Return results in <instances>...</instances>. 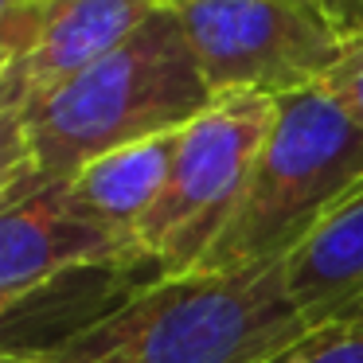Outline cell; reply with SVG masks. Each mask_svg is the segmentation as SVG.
<instances>
[{"label":"cell","instance_id":"4","mask_svg":"<svg viewBox=\"0 0 363 363\" xmlns=\"http://www.w3.org/2000/svg\"><path fill=\"white\" fill-rule=\"evenodd\" d=\"M274 113L277 98L230 90L215 94L211 106L191 125H184L164 196L137 230L160 277L199 269L203 254L242 203Z\"/></svg>","mask_w":363,"mask_h":363},{"label":"cell","instance_id":"13","mask_svg":"<svg viewBox=\"0 0 363 363\" xmlns=\"http://www.w3.org/2000/svg\"><path fill=\"white\" fill-rule=\"evenodd\" d=\"M320 4H324V12H328V16L336 20L347 35L363 32V9H359V0H320Z\"/></svg>","mask_w":363,"mask_h":363},{"label":"cell","instance_id":"11","mask_svg":"<svg viewBox=\"0 0 363 363\" xmlns=\"http://www.w3.org/2000/svg\"><path fill=\"white\" fill-rule=\"evenodd\" d=\"M266 363H363V332L352 324H324Z\"/></svg>","mask_w":363,"mask_h":363},{"label":"cell","instance_id":"14","mask_svg":"<svg viewBox=\"0 0 363 363\" xmlns=\"http://www.w3.org/2000/svg\"><path fill=\"white\" fill-rule=\"evenodd\" d=\"M336 324H352V328H359V332H363V301H359V305H355L352 313L344 316V320H336Z\"/></svg>","mask_w":363,"mask_h":363},{"label":"cell","instance_id":"1","mask_svg":"<svg viewBox=\"0 0 363 363\" xmlns=\"http://www.w3.org/2000/svg\"><path fill=\"white\" fill-rule=\"evenodd\" d=\"M211 98L180 16L160 4L106 59L0 129V207L59 188L106 152L191 125Z\"/></svg>","mask_w":363,"mask_h":363},{"label":"cell","instance_id":"7","mask_svg":"<svg viewBox=\"0 0 363 363\" xmlns=\"http://www.w3.org/2000/svg\"><path fill=\"white\" fill-rule=\"evenodd\" d=\"M82 266L157 269V262L145 254L141 238L90 219L63 196V188H43L0 207V308Z\"/></svg>","mask_w":363,"mask_h":363},{"label":"cell","instance_id":"2","mask_svg":"<svg viewBox=\"0 0 363 363\" xmlns=\"http://www.w3.org/2000/svg\"><path fill=\"white\" fill-rule=\"evenodd\" d=\"M305 332L274 262L157 277L86 332L0 363H266Z\"/></svg>","mask_w":363,"mask_h":363},{"label":"cell","instance_id":"15","mask_svg":"<svg viewBox=\"0 0 363 363\" xmlns=\"http://www.w3.org/2000/svg\"><path fill=\"white\" fill-rule=\"evenodd\" d=\"M0 4H16V0H0Z\"/></svg>","mask_w":363,"mask_h":363},{"label":"cell","instance_id":"5","mask_svg":"<svg viewBox=\"0 0 363 363\" xmlns=\"http://www.w3.org/2000/svg\"><path fill=\"white\" fill-rule=\"evenodd\" d=\"M172 9L211 94L313 90L347 43L320 0H172Z\"/></svg>","mask_w":363,"mask_h":363},{"label":"cell","instance_id":"8","mask_svg":"<svg viewBox=\"0 0 363 363\" xmlns=\"http://www.w3.org/2000/svg\"><path fill=\"white\" fill-rule=\"evenodd\" d=\"M157 269L125 266H82L35 285L16 305L0 308V355L43 352L63 340L86 332L118 305H125L137 289L157 281Z\"/></svg>","mask_w":363,"mask_h":363},{"label":"cell","instance_id":"9","mask_svg":"<svg viewBox=\"0 0 363 363\" xmlns=\"http://www.w3.org/2000/svg\"><path fill=\"white\" fill-rule=\"evenodd\" d=\"M289 293L305 328L336 324L363 301V180L320 215L313 230L281 262Z\"/></svg>","mask_w":363,"mask_h":363},{"label":"cell","instance_id":"16","mask_svg":"<svg viewBox=\"0 0 363 363\" xmlns=\"http://www.w3.org/2000/svg\"><path fill=\"white\" fill-rule=\"evenodd\" d=\"M157 4H172V0H157Z\"/></svg>","mask_w":363,"mask_h":363},{"label":"cell","instance_id":"6","mask_svg":"<svg viewBox=\"0 0 363 363\" xmlns=\"http://www.w3.org/2000/svg\"><path fill=\"white\" fill-rule=\"evenodd\" d=\"M157 0H16L0 9V129L106 59L157 12Z\"/></svg>","mask_w":363,"mask_h":363},{"label":"cell","instance_id":"3","mask_svg":"<svg viewBox=\"0 0 363 363\" xmlns=\"http://www.w3.org/2000/svg\"><path fill=\"white\" fill-rule=\"evenodd\" d=\"M363 180V129L320 86L277 98L242 203L196 274H238L289 250Z\"/></svg>","mask_w":363,"mask_h":363},{"label":"cell","instance_id":"10","mask_svg":"<svg viewBox=\"0 0 363 363\" xmlns=\"http://www.w3.org/2000/svg\"><path fill=\"white\" fill-rule=\"evenodd\" d=\"M180 133H160L149 141L125 145L118 152L90 160L82 172H74L63 188V196L71 199L79 211H86L90 219L106 223L113 230H125L137 238L141 223L149 219V211L157 207V199L164 196V184L172 176L176 145Z\"/></svg>","mask_w":363,"mask_h":363},{"label":"cell","instance_id":"17","mask_svg":"<svg viewBox=\"0 0 363 363\" xmlns=\"http://www.w3.org/2000/svg\"><path fill=\"white\" fill-rule=\"evenodd\" d=\"M359 9H363V0H359Z\"/></svg>","mask_w":363,"mask_h":363},{"label":"cell","instance_id":"12","mask_svg":"<svg viewBox=\"0 0 363 363\" xmlns=\"http://www.w3.org/2000/svg\"><path fill=\"white\" fill-rule=\"evenodd\" d=\"M320 90L363 129V32L347 35L336 67L320 79Z\"/></svg>","mask_w":363,"mask_h":363}]
</instances>
